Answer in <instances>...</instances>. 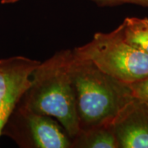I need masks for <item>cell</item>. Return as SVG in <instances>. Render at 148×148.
Segmentation results:
<instances>
[{"label": "cell", "instance_id": "cell-1", "mask_svg": "<svg viewBox=\"0 0 148 148\" xmlns=\"http://www.w3.org/2000/svg\"><path fill=\"white\" fill-rule=\"evenodd\" d=\"M72 54L73 49H64L40 62L17 102L27 110L58 120L71 139L80 132L75 90L69 73Z\"/></svg>", "mask_w": 148, "mask_h": 148}, {"label": "cell", "instance_id": "cell-2", "mask_svg": "<svg viewBox=\"0 0 148 148\" xmlns=\"http://www.w3.org/2000/svg\"><path fill=\"white\" fill-rule=\"evenodd\" d=\"M69 73L75 90L80 131L112 125L134 98L129 84L105 73L90 60L76 55L73 50Z\"/></svg>", "mask_w": 148, "mask_h": 148}, {"label": "cell", "instance_id": "cell-3", "mask_svg": "<svg viewBox=\"0 0 148 148\" xmlns=\"http://www.w3.org/2000/svg\"><path fill=\"white\" fill-rule=\"evenodd\" d=\"M73 50L124 83L148 77V54L125 40L121 25L110 32H96L90 41Z\"/></svg>", "mask_w": 148, "mask_h": 148}, {"label": "cell", "instance_id": "cell-4", "mask_svg": "<svg viewBox=\"0 0 148 148\" xmlns=\"http://www.w3.org/2000/svg\"><path fill=\"white\" fill-rule=\"evenodd\" d=\"M24 148H72V139L58 120L16 104L2 132Z\"/></svg>", "mask_w": 148, "mask_h": 148}, {"label": "cell", "instance_id": "cell-5", "mask_svg": "<svg viewBox=\"0 0 148 148\" xmlns=\"http://www.w3.org/2000/svg\"><path fill=\"white\" fill-rule=\"evenodd\" d=\"M119 148H148V106L133 98L113 123Z\"/></svg>", "mask_w": 148, "mask_h": 148}, {"label": "cell", "instance_id": "cell-6", "mask_svg": "<svg viewBox=\"0 0 148 148\" xmlns=\"http://www.w3.org/2000/svg\"><path fill=\"white\" fill-rule=\"evenodd\" d=\"M40 63L24 56L0 59V106L12 98L21 96Z\"/></svg>", "mask_w": 148, "mask_h": 148}, {"label": "cell", "instance_id": "cell-7", "mask_svg": "<svg viewBox=\"0 0 148 148\" xmlns=\"http://www.w3.org/2000/svg\"><path fill=\"white\" fill-rule=\"evenodd\" d=\"M119 148L113 125L82 130L72 139V148Z\"/></svg>", "mask_w": 148, "mask_h": 148}, {"label": "cell", "instance_id": "cell-8", "mask_svg": "<svg viewBox=\"0 0 148 148\" xmlns=\"http://www.w3.org/2000/svg\"><path fill=\"white\" fill-rule=\"evenodd\" d=\"M120 25L125 40L148 54L147 17H126Z\"/></svg>", "mask_w": 148, "mask_h": 148}, {"label": "cell", "instance_id": "cell-9", "mask_svg": "<svg viewBox=\"0 0 148 148\" xmlns=\"http://www.w3.org/2000/svg\"><path fill=\"white\" fill-rule=\"evenodd\" d=\"M134 98L148 106V77L129 84Z\"/></svg>", "mask_w": 148, "mask_h": 148}, {"label": "cell", "instance_id": "cell-10", "mask_svg": "<svg viewBox=\"0 0 148 148\" xmlns=\"http://www.w3.org/2000/svg\"><path fill=\"white\" fill-rule=\"evenodd\" d=\"M101 8H112L123 4H133L148 8V0H90Z\"/></svg>", "mask_w": 148, "mask_h": 148}, {"label": "cell", "instance_id": "cell-11", "mask_svg": "<svg viewBox=\"0 0 148 148\" xmlns=\"http://www.w3.org/2000/svg\"><path fill=\"white\" fill-rule=\"evenodd\" d=\"M21 96L12 98L0 106V136L2 135L6 123L8 121V118L10 117L12 112L14 110Z\"/></svg>", "mask_w": 148, "mask_h": 148}, {"label": "cell", "instance_id": "cell-12", "mask_svg": "<svg viewBox=\"0 0 148 148\" xmlns=\"http://www.w3.org/2000/svg\"><path fill=\"white\" fill-rule=\"evenodd\" d=\"M21 0H1V3L2 4H12V3H17Z\"/></svg>", "mask_w": 148, "mask_h": 148}]
</instances>
